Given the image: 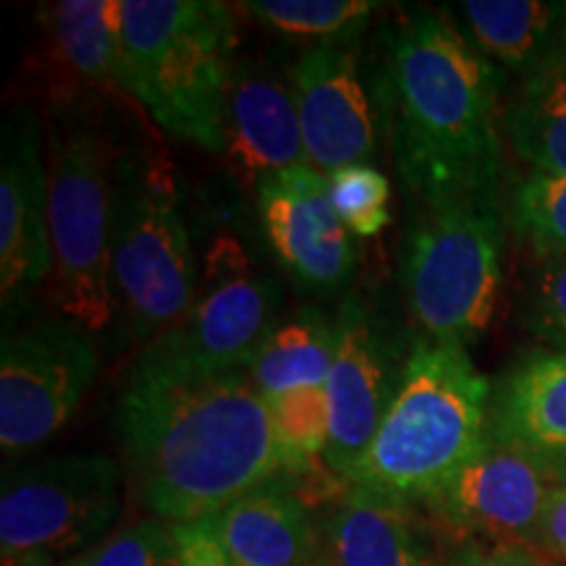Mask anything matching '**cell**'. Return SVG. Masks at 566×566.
Here are the masks:
<instances>
[{"instance_id":"7402d4cb","label":"cell","mask_w":566,"mask_h":566,"mask_svg":"<svg viewBox=\"0 0 566 566\" xmlns=\"http://www.w3.org/2000/svg\"><path fill=\"white\" fill-rule=\"evenodd\" d=\"M55 51L92 87H116L122 66V0H59L40 9Z\"/></svg>"},{"instance_id":"1f68e13d","label":"cell","mask_w":566,"mask_h":566,"mask_svg":"<svg viewBox=\"0 0 566 566\" xmlns=\"http://www.w3.org/2000/svg\"><path fill=\"white\" fill-rule=\"evenodd\" d=\"M537 546H543L551 556L566 564V483H558L548 495Z\"/></svg>"},{"instance_id":"836d02e7","label":"cell","mask_w":566,"mask_h":566,"mask_svg":"<svg viewBox=\"0 0 566 566\" xmlns=\"http://www.w3.org/2000/svg\"><path fill=\"white\" fill-rule=\"evenodd\" d=\"M562 42H564V48H566V24H564V34H562Z\"/></svg>"},{"instance_id":"83f0119b","label":"cell","mask_w":566,"mask_h":566,"mask_svg":"<svg viewBox=\"0 0 566 566\" xmlns=\"http://www.w3.org/2000/svg\"><path fill=\"white\" fill-rule=\"evenodd\" d=\"M61 566H179L176 530L153 516L103 537Z\"/></svg>"},{"instance_id":"4316f807","label":"cell","mask_w":566,"mask_h":566,"mask_svg":"<svg viewBox=\"0 0 566 566\" xmlns=\"http://www.w3.org/2000/svg\"><path fill=\"white\" fill-rule=\"evenodd\" d=\"M328 179V197L349 233L375 237L391 221V181L370 163L338 168Z\"/></svg>"},{"instance_id":"9a60e30c","label":"cell","mask_w":566,"mask_h":566,"mask_svg":"<svg viewBox=\"0 0 566 566\" xmlns=\"http://www.w3.org/2000/svg\"><path fill=\"white\" fill-rule=\"evenodd\" d=\"M283 292L271 275L239 271L221 275L195 304L187 321L155 338L145 357L195 375L250 370L260 346L275 328Z\"/></svg>"},{"instance_id":"ffe728a7","label":"cell","mask_w":566,"mask_h":566,"mask_svg":"<svg viewBox=\"0 0 566 566\" xmlns=\"http://www.w3.org/2000/svg\"><path fill=\"white\" fill-rule=\"evenodd\" d=\"M459 9L472 45L522 76L551 59L566 24V6L541 0H467Z\"/></svg>"},{"instance_id":"d590c367","label":"cell","mask_w":566,"mask_h":566,"mask_svg":"<svg viewBox=\"0 0 566 566\" xmlns=\"http://www.w3.org/2000/svg\"><path fill=\"white\" fill-rule=\"evenodd\" d=\"M541 566H554V564H541Z\"/></svg>"},{"instance_id":"7c38bea8","label":"cell","mask_w":566,"mask_h":566,"mask_svg":"<svg viewBox=\"0 0 566 566\" xmlns=\"http://www.w3.org/2000/svg\"><path fill=\"white\" fill-rule=\"evenodd\" d=\"M307 166L323 176L378 155V113L359 74L357 38L315 42L289 71Z\"/></svg>"},{"instance_id":"30bf717a","label":"cell","mask_w":566,"mask_h":566,"mask_svg":"<svg viewBox=\"0 0 566 566\" xmlns=\"http://www.w3.org/2000/svg\"><path fill=\"white\" fill-rule=\"evenodd\" d=\"M334 328V365L325 384L331 438L323 464L344 483L354 464L370 449L399 388L409 354H405V338L396 334L394 323L363 294L346 296Z\"/></svg>"},{"instance_id":"6da1fadb","label":"cell","mask_w":566,"mask_h":566,"mask_svg":"<svg viewBox=\"0 0 566 566\" xmlns=\"http://www.w3.org/2000/svg\"><path fill=\"white\" fill-rule=\"evenodd\" d=\"M116 430L142 504L171 525L289 475L250 370L179 373L139 354L118 394Z\"/></svg>"},{"instance_id":"d4e9b609","label":"cell","mask_w":566,"mask_h":566,"mask_svg":"<svg viewBox=\"0 0 566 566\" xmlns=\"http://www.w3.org/2000/svg\"><path fill=\"white\" fill-rule=\"evenodd\" d=\"M260 24L273 32L300 40H352L359 38L365 24L384 9L373 0H258L244 3Z\"/></svg>"},{"instance_id":"f546056e","label":"cell","mask_w":566,"mask_h":566,"mask_svg":"<svg viewBox=\"0 0 566 566\" xmlns=\"http://www.w3.org/2000/svg\"><path fill=\"white\" fill-rule=\"evenodd\" d=\"M535 551L520 543H491L467 537L443 558V566H541Z\"/></svg>"},{"instance_id":"4dcf8cb0","label":"cell","mask_w":566,"mask_h":566,"mask_svg":"<svg viewBox=\"0 0 566 566\" xmlns=\"http://www.w3.org/2000/svg\"><path fill=\"white\" fill-rule=\"evenodd\" d=\"M179 543V566H237L218 541L210 516L174 525Z\"/></svg>"},{"instance_id":"ac0fdd59","label":"cell","mask_w":566,"mask_h":566,"mask_svg":"<svg viewBox=\"0 0 566 566\" xmlns=\"http://www.w3.org/2000/svg\"><path fill=\"white\" fill-rule=\"evenodd\" d=\"M328 566H443L412 504L346 485L323 522Z\"/></svg>"},{"instance_id":"8fae6325","label":"cell","mask_w":566,"mask_h":566,"mask_svg":"<svg viewBox=\"0 0 566 566\" xmlns=\"http://www.w3.org/2000/svg\"><path fill=\"white\" fill-rule=\"evenodd\" d=\"M558 483L551 459L491 438L424 506L457 533L533 548L546 501Z\"/></svg>"},{"instance_id":"44dd1931","label":"cell","mask_w":566,"mask_h":566,"mask_svg":"<svg viewBox=\"0 0 566 566\" xmlns=\"http://www.w3.org/2000/svg\"><path fill=\"white\" fill-rule=\"evenodd\" d=\"M514 153L537 176H566V48L522 80L506 108Z\"/></svg>"},{"instance_id":"2e32d148","label":"cell","mask_w":566,"mask_h":566,"mask_svg":"<svg viewBox=\"0 0 566 566\" xmlns=\"http://www.w3.org/2000/svg\"><path fill=\"white\" fill-rule=\"evenodd\" d=\"M223 155L231 171L254 187L265 176L307 163L292 82L263 61L237 63L233 71Z\"/></svg>"},{"instance_id":"d6a6232c","label":"cell","mask_w":566,"mask_h":566,"mask_svg":"<svg viewBox=\"0 0 566 566\" xmlns=\"http://www.w3.org/2000/svg\"><path fill=\"white\" fill-rule=\"evenodd\" d=\"M551 464H554L556 478L562 480V483H566V454H562V457H554V459H551Z\"/></svg>"},{"instance_id":"484cf974","label":"cell","mask_w":566,"mask_h":566,"mask_svg":"<svg viewBox=\"0 0 566 566\" xmlns=\"http://www.w3.org/2000/svg\"><path fill=\"white\" fill-rule=\"evenodd\" d=\"M512 226L541 260L566 254V176L533 174L512 197Z\"/></svg>"},{"instance_id":"5bb4252c","label":"cell","mask_w":566,"mask_h":566,"mask_svg":"<svg viewBox=\"0 0 566 566\" xmlns=\"http://www.w3.org/2000/svg\"><path fill=\"white\" fill-rule=\"evenodd\" d=\"M48 168L40 155V116L13 108L0 137V302L6 331L24 313L30 294L51 275Z\"/></svg>"},{"instance_id":"5b68a950","label":"cell","mask_w":566,"mask_h":566,"mask_svg":"<svg viewBox=\"0 0 566 566\" xmlns=\"http://www.w3.org/2000/svg\"><path fill=\"white\" fill-rule=\"evenodd\" d=\"M499 187L409 197L399 281L424 342L470 346L485 334L504 283Z\"/></svg>"},{"instance_id":"cb8c5ba5","label":"cell","mask_w":566,"mask_h":566,"mask_svg":"<svg viewBox=\"0 0 566 566\" xmlns=\"http://www.w3.org/2000/svg\"><path fill=\"white\" fill-rule=\"evenodd\" d=\"M273 433L289 475H307L321 462L331 438V405L325 386L265 396Z\"/></svg>"},{"instance_id":"603a6c76","label":"cell","mask_w":566,"mask_h":566,"mask_svg":"<svg viewBox=\"0 0 566 566\" xmlns=\"http://www.w3.org/2000/svg\"><path fill=\"white\" fill-rule=\"evenodd\" d=\"M336 328L323 310L302 307L275 328L250 365V378L263 396L325 386L334 365Z\"/></svg>"},{"instance_id":"9c48e42d","label":"cell","mask_w":566,"mask_h":566,"mask_svg":"<svg viewBox=\"0 0 566 566\" xmlns=\"http://www.w3.org/2000/svg\"><path fill=\"white\" fill-rule=\"evenodd\" d=\"M101 370L90 331L66 321H32L3 334L0 446L6 454L45 443L71 420Z\"/></svg>"},{"instance_id":"8d00e7d4","label":"cell","mask_w":566,"mask_h":566,"mask_svg":"<svg viewBox=\"0 0 566 566\" xmlns=\"http://www.w3.org/2000/svg\"><path fill=\"white\" fill-rule=\"evenodd\" d=\"M321 566H328V562H323V564H321Z\"/></svg>"},{"instance_id":"e575fe53","label":"cell","mask_w":566,"mask_h":566,"mask_svg":"<svg viewBox=\"0 0 566 566\" xmlns=\"http://www.w3.org/2000/svg\"><path fill=\"white\" fill-rule=\"evenodd\" d=\"M3 566H32V564H3Z\"/></svg>"},{"instance_id":"8992f818","label":"cell","mask_w":566,"mask_h":566,"mask_svg":"<svg viewBox=\"0 0 566 566\" xmlns=\"http://www.w3.org/2000/svg\"><path fill=\"white\" fill-rule=\"evenodd\" d=\"M116 150L92 116L66 111L48 129L51 296L84 331L108 328L116 313L111 237Z\"/></svg>"},{"instance_id":"f1b7e54d","label":"cell","mask_w":566,"mask_h":566,"mask_svg":"<svg viewBox=\"0 0 566 566\" xmlns=\"http://www.w3.org/2000/svg\"><path fill=\"white\" fill-rule=\"evenodd\" d=\"M522 325L537 342L566 352V254L541 260L530 273Z\"/></svg>"},{"instance_id":"7a4b0ae2","label":"cell","mask_w":566,"mask_h":566,"mask_svg":"<svg viewBox=\"0 0 566 566\" xmlns=\"http://www.w3.org/2000/svg\"><path fill=\"white\" fill-rule=\"evenodd\" d=\"M501 90V69L446 13H401L380 32L370 95L409 197L499 187Z\"/></svg>"},{"instance_id":"52a82bcc","label":"cell","mask_w":566,"mask_h":566,"mask_svg":"<svg viewBox=\"0 0 566 566\" xmlns=\"http://www.w3.org/2000/svg\"><path fill=\"white\" fill-rule=\"evenodd\" d=\"M111 265L137 342L166 336L195 307V254L168 163L132 145L116 160Z\"/></svg>"},{"instance_id":"ba28073f","label":"cell","mask_w":566,"mask_h":566,"mask_svg":"<svg viewBox=\"0 0 566 566\" xmlns=\"http://www.w3.org/2000/svg\"><path fill=\"white\" fill-rule=\"evenodd\" d=\"M122 509V470L105 454H63L3 478V564H66L103 541Z\"/></svg>"},{"instance_id":"277c9868","label":"cell","mask_w":566,"mask_h":566,"mask_svg":"<svg viewBox=\"0 0 566 566\" xmlns=\"http://www.w3.org/2000/svg\"><path fill=\"white\" fill-rule=\"evenodd\" d=\"M237 19L218 0H122L118 87L171 137L223 150Z\"/></svg>"},{"instance_id":"3957f363","label":"cell","mask_w":566,"mask_h":566,"mask_svg":"<svg viewBox=\"0 0 566 566\" xmlns=\"http://www.w3.org/2000/svg\"><path fill=\"white\" fill-rule=\"evenodd\" d=\"M491 396L464 346L412 336L391 407L344 485L424 506L491 443Z\"/></svg>"},{"instance_id":"4fadbf2b","label":"cell","mask_w":566,"mask_h":566,"mask_svg":"<svg viewBox=\"0 0 566 566\" xmlns=\"http://www.w3.org/2000/svg\"><path fill=\"white\" fill-rule=\"evenodd\" d=\"M254 192L268 244L289 279L317 296L346 289L357 247L331 205L328 179L302 163L260 179Z\"/></svg>"},{"instance_id":"e0dca14e","label":"cell","mask_w":566,"mask_h":566,"mask_svg":"<svg viewBox=\"0 0 566 566\" xmlns=\"http://www.w3.org/2000/svg\"><path fill=\"white\" fill-rule=\"evenodd\" d=\"M294 478L281 475L212 514L218 541L237 566H321L323 535Z\"/></svg>"},{"instance_id":"d6986e66","label":"cell","mask_w":566,"mask_h":566,"mask_svg":"<svg viewBox=\"0 0 566 566\" xmlns=\"http://www.w3.org/2000/svg\"><path fill=\"white\" fill-rule=\"evenodd\" d=\"M493 441L533 451L566 454V352H537L514 365L493 394Z\"/></svg>"}]
</instances>
